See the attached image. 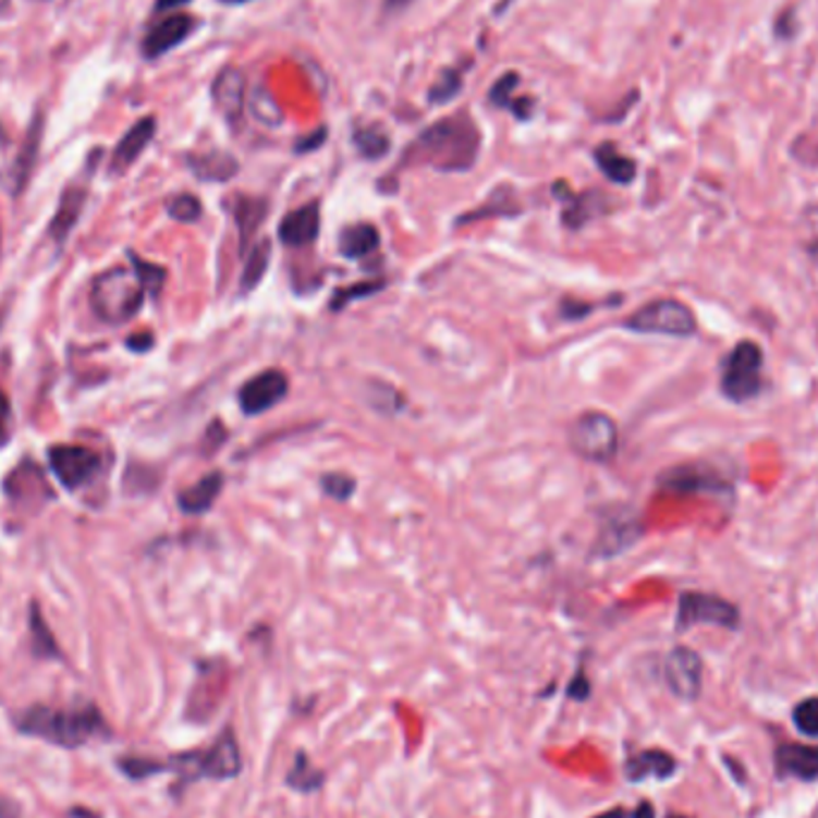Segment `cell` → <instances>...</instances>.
Wrapping results in <instances>:
<instances>
[{"label":"cell","instance_id":"cell-1","mask_svg":"<svg viewBox=\"0 0 818 818\" xmlns=\"http://www.w3.org/2000/svg\"><path fill=\"white\" fill-rule=\"evenodd\" d=\"M481 130L469 111L431 122L400 156V168H431L436 173H467L479 161Z\"/></svg>","mask_w":818,"mask_h":818},{"label":"cell","instance_id":"cell-2","mask_svg":"<svg viewBox=\"0 0 818 818\" xmlns=\"http://www.w3.org/2000/svg\"><path fill=\"white\" fill-rule=\"evenodd\" d=\"M17 730L24 735L58 744V747L75 749L91 737L106 735V723L94 704L70 708L32 706L17 718Z\"/></svg>","mask_w":818,"mask_h":818},{"label":"cell","instance_id":"cell-3","mask_svg":"<svg viewBox=\"0 0 818 818\" xmlns=\"http://www.w3.org/2000/svg\"><path fill=\"white\" fill-rule=\"evenodd\" d=\"M146 290L132 268H113L96 276L91 285V309L103 323L122 326L132 321L144 307Z\"/></svg>","mask_w":818,"mask_h":818},{"label":"cell","instance_id":"cell-4","mask_svg":"<svg viewBox=\"0 0 818 818\" xmlns=\"http://www.w3.org/2000/svg\"><path fill=\"white\" fill-rule=\"evenodd\" d=\"M166 768L168 771L180 773L182 785H190L199 778L230 780L240 776L242 759H240V747H237L233 730L225 728L209 749L173 756V759L166 761Z\"/></svg>","mask_w":818,"mask_h":818},{"label":"cell","instance_id":"cell-5","mask_svg":"<svg viewBox=\"0 0 818 818\" xmlns=\"http://www.w3.org/2000/svg\"><path fill=\"white\" fill-rule=\"evenodd\" d=\"M764 390V352L754 340H742L720 362V393L730 402H749Z\"/></svg>","mask_w":818,"mask_h":818},{"label":"cell","instance_id":"cell-6","mask_svg":"<svg viewBox=\"0 0 818 818\" xmlns=\"http://www.w3.org/2000/svg\"><path fill=\"white\" fill-rule=\"evenodd\" d=\"M567 441L570 448L575 450V455H579L586 462H598V465H601V462H610L618 455V424L610 414L589 410L579 414V417L570 424Z\"/></svg>","mask_w":818,"mask_h":818},{"label":"cell","instance_id":"cell-7","mask_svg":"<svg viewBox=\"0 0 818 818\" xmlns=\"http://www.w3.org/2000/svg\"><path fill=\"white\" fill-rule=\"evenodd\" d=\"M625 328L634 333L646 335H670V338H692L697 333V319L694 312L680 300H654L644 304L625 321Z\"/></svg>","mask_w":818,"mask_h":818},{"label":"cell","instance_id":"cell-8","mask_svg":"<svg viewBox=\"0 0 818 818\" xmlns=\"http://www.w3.org/2000/svg\"><path fill=\"white\" fill-rule=\"evenodd\" d=\"M697 625H716L725 630L740 627V608L730 603L728 598H720L704 591H687L680 596L677 603V632H687Z\"/></svg>","mask_w":818,"mask_h":818},{"label":"cell","instance_id":"cell-9","mask_svg":"<svg viewBox=\"0 0 818 818\" xmlns=\"http://www.w3.org/2000/svg\"><path fill=\"white\" fill-rule=\"evenodd\" d=\"M48 467L68 491L87 486L101 467L99 455L84 445H53L48 450Z\"/></svg>","mask_w":818,"mask_h":818},{"label":"cell","instance_id":"cell-10","mask_svg":"<svg viewBox=\"0 0 818 818\" xmlns=\"http://www.w3.org/2000/svg\"><path fill=\"white\" fill-rule=\"evenodd\" d=\"M288 390H290V381L283 371L266 369L261 374L252 376L249 381L240 388L237 402L247 417H256V414H264L271 407H276L278 402H283L288 398Z\"/></svg>","mask_w":818,"mask_h":818},{"label":"cell","instance_id":"cell-11","mask_svg":"<svg viewBox=\"0 0 818 818\" xmlns=\"http://www.w3.org/2000/svg\"><path fill=\"white\" fill-rule=\"evenodd\" d=\"M704 663L697 651L677 646L666 658V682L670 692L682 701H694L701 694Z\"/></svg>","mask_w":818,"mask_h":818},{"label":"cell","instance_id":"cell-12","mask_svg":"<svg viewBox=\"0 0 818 818\" xmlns=\"http://www.w3.org/2000/svg\"><path fill=\"white\" fill-rule=\"evenodd\" d=\"M197 29V20L187 12H170V15L158 20L154 27L146 32L142 41V53L146 60H156L173 51L180 44H185L192 32Z\"/></svg>","mask_w":818,"mask_h":818},{"label":"cell","instance_id":"cell-13","mask_svg":"<svg viewBox=\"0 0 818 818\" xmlns=\"http://www.w3.org/2000/svg\"><path fill=\"white\" fill-rule=\"evenodd\" d=\"M247 77L240 68H223L211 84V99L216 111L228 125H237L247 108Z\"/></svg>","mask_w":818,"mask_h":818},{"label":"cell","instance_id":"cell-14","mask_svg":"<svg viewBox=\"0 0 818 818\" xmlns=\"http://www.w3.org/2000/svg\"><path fill=\"white\" fill-rule=\"evenodd\" d=\"M321 233V204L309 202L300 206V209L290 211L283 216V221L278 225V240L285 247H312L319 240Z\"/></svg>","mask_w":818,"mask_h":818},{"label":"cell","instance_id":"cell-15","mask_svg":"<svg viewBox=\"0 0 818 818\" xmlns=\"http://www.w3.org/2000/svg\"><path fill=\"white\" fill-rule=\"evenodd\" d=\"M225 687H228V670L223 663L202 666L199 680H197V685H194L192 697H190L187 716L197 720L209 718L216 711L218 701L223 699Z\"/></svg>","mask_w":818,"mask_h":818},{"label":"cell","instance_id":"cell-16","mask_svg":"<svg viewBox=\"0 0 818 818\" xmlns=\"http://www.w3.org/2000/svg\"><path fill=\"white\" fill-rule=\"evenodd\" d=\"M156 127H158V122L154 115H144L142 120L134 122V125L125 132V137H122L113 149L111 163H108L111 175L127 173V170L137 163V158L146 151V146L154 142Z\"/></svg>","mask_w":818,"mask_h":818},{"label":"cell","instance_id":"cell-17","mask_svg":"<svg viewBox=\"0 0 818 818\" xmlns=\"http://www.w3.org/2000/svg\"><path fill=\"white\" fill-rule=\"evenodd\" d=\"M639 536H642L639 520L630 515V512H620V515L610 517L601 527V532H598L594 555L615 558L620 553H625L630 546H634V541H637Z\"/></svg>","mask_w":818,"mask_h":818},{"label":"cell","instance_id":"cell-18","mask_svg":"<svg viewBox=\"0 0 818 818\" xmlns=\"http://www.w3.org/2000/svg\"><path fill=\"white\" fill-rule=\"evenodd\" d=\"M658 484L668 493H723L728 488L725 479H720L713 469H701L694 465L666 472Z\"/></svg>","mask_w":818,"mask_h":818},{"label":"cell","instance_id":"cell-19","mask_svg":"<svg viewBox=\"0 0 818 818\" xmlns=\"http://www.w3.org/2000/svg\"><path fill=\"white\" fill-rule=\"evenodd\" d=\"M87 197H89L87 185H77V182H72V185H68L65 192L60 194L53 221L51 225H48V237H51L58 247L60 244H65L72 230H75V225L80 223V216L84 211V204H87Z\"/></svg>","mask_w":818,"mask_h":818},{"label":"cell","instance_id":"cell-20","mask_svg":"<svg viewBox=\"0 0 818 818\" xmlns=\"http://www.w3.org/2000/svg\"><path fill=\"white\" fill-rule=\"evenodd\" d=\"M553 194L560 202H565L563 223L570 230H579V228L589 223L591 218H596L598 213H603L606 197H603V194L594 192V190L584 192V194H575V192H570L567 182H555Z\"/></svg>","mask_w":818,"mask_h":818},{"label":"cell","instance_id":"cell-21","mask_svg":"<svg viewBox=\"0 0 818 818\" xmlns=\"http://www.w3.org/2000/svg\"><path fill=\"white\" fill-rule=\"evenodd\" d=\"M268 209H271V204L264 197H252V194H237V197H233V218L237 225L240 254H247V249L252 247L256 233H259L261 225L266 223Z\"/></svg>","mask_w":818,"mask_h":818},{"label":"cell","instance_id":"cell-22","mask_svg":"<svg viewBox=\"0 0 818 818\" xmlns=\"http://www.w3.org/2000/svg\"><path fill=\"white\" fill-rule=\"evenodd\" d=\"M187 168L202 182H230L240 173V161L223 149L197 151L187 156Z\"/></svg>","mask_w":818,"mask_h":818},{"label":"cell","instance_id":"cell-23","mask_svg":"<svg viewBox=\"0 0 818 818\" xmlns=\"http://www.w3.org/2000/svg\"><path fill=\"white\" fill-rule=\"evenodd\" d=\"M776 768L778 776L811 780L818 778V747H807V744H783L776 752Z\"/></svg>","mask_w":818,"mask_h":818},{"label":"cell","instance_id":"cell-24","mask_svg":"<svg viewBox=\"0 0 818 818\" xmlns=\"http://www.w3.org/2000/svg\"><path fill=\"white\" fill-rule=\"evenodd\" d=\"M41 134H44V115L39 113L34 118L27 137H24V142L20 146V154L15 158V163H12V170H10V192L15 194V197H17V194H22V190L27 187V182L32 178L36 158H39Z\"/></svg>","mask_w":818,"mask_h":818},{"label":"cell","instance_id":"cell-25","mask_svg":"<svg viewBox=\"0 0 818 818\" xmlns=\"http://www.w3.org/2000/svg\"><path fill=\"white\" fill-rule=\"evenodd\" d=\"M223 472H211L202 476L197 484H192L185 491L178 493V508L185 512V515H204V512H209L213 508L216 498L223 493Z\"/></svg>","mask_w":818,"mask_h":818},{"label":"cell","instance_id":"cell-26","mask_svg":"<svg viewBox=\"0 0 818 818\" xmlns=\"http://www.w3.org/2000/svg\"><path fill=\"white\" fill-rule=\"evenodd\" d=\"M594 161L601 173L615 185H632L637 178V163L630 156L620 154L613 142H603L594 149Z\"/></svg>","mask_w":818,"mask_h":818},{"label":"cell","instance_id":"cell-27","mask_svg":"<svg viewBox=\"0 0 818 818\" xmlns=\"http://www.w3.org/2000/svg\"><path fill=\"white\" fill-rule=\"evenodd\" d=\"M378 247H381V233L374 223H352L343 228L338 240V249L345 259H364V256L374 254Z\"/></svg>","mask_w":818,"mask_h":818},{"label":"cell","instance_id":"cell-28","mask_svg":"<svg viewBox=\"0 0 818 818\" xmlns=\"http://www.w3.org/2000/svg\"><path fill=\"white\" fill-rule=\"evenodd\" d=\"M675 759L670 754L661 749H649L642 752L637 756H632L627 761V778L632 783H642L646 778H656V780H668L675 773Z\"/></svg>","mask_w":818,"mask_h":818},{"label":"cell","instance_id":"cell-29","mask_svg":"<svg viewBox=\"0 0 818 818\" xmlns=\"http://www.w3.org/2000/svg\"><path fill=\"white\" fill-rule=\"evenodd\" d=\"M352 144L366 161H381L388 156L393 142H390V134L381 125L371 122V125H357L352 130Z\"/></svg>","mask_w":818,"mask_h":818},{"label":"cell","instance_id":"cell-30","mask_svg":"<svg viewBox=\"0 0 818 818\" xmlns=\"http://www.w3.org/2000/svg\"><path fill=\"white\" fill-rule=\"evenodd\" d=\"M268 264H271V240H259L252 247L247 261H244L242 268V278H240V292L242 295H249V292L261 283Z\"/></svg>","mask_w":818,"mask_h":818},{"label":"cell","instance_id":"cell-31","mask_svg":"<svg viewBox=\"0 0 818 818\" xmlns=\"http://www.w3.org/2000/svg\"><path fill=\"white\" fill-rule=\"evenodd\" d=\"M465 87V68H445L441 70V75L436 77V82L426 91V101L431 106H443L448 101H453L455 96Z\"/></svg>","mask_w":818,"mask_h":818},{"label":"cell","instance_id":"cell-32","mask_svg":"<svg viewBox=\"0 0 818 818\" xmlns=\"http://www.w3.org/2000/svg\"><path fill=\"white\" fill-rule=\"evenodd\" d=\"M500 194H503V187L493 192L491 197L486 199V204L479 206V209L460 216L455 225L476 223V221H484V218H491V216H517V213H522V206L515 202V197H512V190L505 194V199H500Z\"/></svg>","mask_w":818,"mask_h":818},{"label":"cell","instance_id":"cell-33","mask_svg":"<svg viewBox=\"0 0 818 818\" xmlns=\"http://www.w3.org/2000/svg\"><path fill=\"white\" fill-rule=\"evenodd\" d=\"M288 785L297 792H314L323 785V773L309 764L307 754L297 752L295 764H292L288 773Z\"/></svg>","mask_w":818,"mask_h":818},{"label":"cell","instance_id":"cell-34","mask_svg":"<svg viewBox=\"0 0 818 818\" xmlns=\"http://www.w3.org/2000/svg\"><path fill=\"white\" fill-rule=\"evenodd\" d=\"M247 106L252 115L261 122V125H268V127H276L283 122V111H280V106L276 103L273 94L268 91L266 87H256L249 96H247Z\"/></svg>","mask_w":818,"mask_h":818},{"label":"cell","instance_id":"cell-35","mask_svg":"<svg viewBox=\"0 0 818 818\" xmlns=\"http://www.w3.org/2000/svg\"><path fill=\"white\" fill-rule=\"evenodd\" d=\"M29 630H32V639H34V654L39 658H58L60 649L58 642L53 639L51 630H48L46 620L41 615V608L32 603V613H29Z\"/></svg>","mask_w":818,"mask_h":818},{"label":"cell","instance_id":"cell-36","mask_svg":"<svg viewBox=\"0 0 818 818\" xmlns=\"http://www.w3.org/2000/svg\"><path fill=\"white\" fill-rule=\"evenodd\" d=\"M130 264H132V271L137 273L142 288L146 290V295H151V297L161 295V290L166 285V278H168L166 268L158 266V264H151V261H144L142 256L134 254V252H130Z\"/></svg>","mask_w":818,"mask_h":818},{"label":"cell","instance_id":"cell-37","mask_svg":"<svg viewBox=\"0 0 818 818\" xmlns=\"http://www.w3.org/2000/svg\"><path fill=\"white\" fill-rule=\"evenodd\" d=\"M520 84H522L520 72L515 70L503 72V75L493 82V87L488 89V103H491L493 108H500V111H510L512 101L517 99L515 91L520 89Z\"/></svg>","mask_w":818,"mask_h":818},{"label":"cell","instance_id":"cell-38","mask_svg":"<svg viewBox=\"0 0 818 818\" xmlns=\"http://www.w3.org/2000/svg\"><path fill=\"white\" fill-rule=\"evenodd\" d=\"M386 288V280H364V283H354L350 288H340L333 300H331V309L333 312H343L347 304L359 302L366 297H374L376 292H381Z\"/></svg>","mask_w":818,"mask_h":818},{"label":"cell","instance_id":"cell-39","mask_svg":"<svg viewBox=\"0 0 818 818\" xmlns=\"http://www.w3.org/2000/svg\"><path fill=\"white\" fill-rule=\"evenodd\" d=\"M166 211L178 223H197L204 213V206L197 197H194V194L182 192V194H175V197L166 204Z\"/></svg>","mask_w":818,"mask_h":818},{"label":"cell","instance_id":"cell-40","mask_svg":"<svg viewBox=\"0 0 818 818\" xmlns=\"http://www.w3.org/2000/svg\"><path fill=\"white\" fill-rule=\"evenodd\" d=\"M321 491L338 503H345L357 491V481L345 472H328L321 476Z\"/></svg>","mask_w":818,"mask_h":818},{"label":"cell","instance_id":"cell-41","mask_svg":"<svg viewBox=\"0 0 818 818\" xmlns=\"http://www.w3.org/2000/svg\"><path fill=\"white\" fill-rule=\"evenodd\" d=\"M795 728L807 737H818V697H809L795 706L792 711Z\"/></svg>","mask_w":818,"mask_h":818},{"label":"cell","instance_id":"cell-42","mask_svg":"<svg viewBox=\"0 0 818 818\" xmlns=\"http://www.w3.org/2000/svg\"><path fill=\"white\" fill-rule=\"evenodd\" d=\"M118 766H120V771L125 773L127 778H132V780H144V778H149V776L168 771L166 761L137 759V756H132V759H130V756H127V759H120Z\"/></svg>","mask_w":818,"mask_h":818},{"label":"cell","instance_id":"cell-43","mask_svg":"<svg viewBox=\"0 0 818 818\" xmlns=\"http://www.w3.org/2000/svg\"><path fill=\"white\" fill-rule=\"evenodd\" d=\"M326 139H328V130H326V125H321L319 130H314L309 134H304V137H300L295 142V146H292V149H295V154H300V156L314 154V151L321 149V146L326 144Z\"/></svg>","mask_w":818,"mask_h":818},{"label":"cell","instance_id":"cell-44","mask_svg":"<svg viewBox=\"0 0 818 818\" xmlns=\"http://www.w3.org/2000/svg\"><path fill=\"white\" fill-rule=\"evenodd\" d=\"M12 429H15V417H12V405L8 395L0 390V448L10 443Z\"/></svg>","mask_w":818,"mask_h":818},{"label":"cell","instance_id":"cell-45","mask_svg":"<svg viewBox=\"0 0 818 818\" xmlns=\"http://www.w3.org/2000/svg\"><path fill=\"white\" fill-rule=\"evenodd\" d=\"M225 438H228L225 426L221 422H213L209 429H206V438H204V445H202V448H206L204 453L211 455V453H216V450H221V445L225 443Z\"/></svg>","mask_w":818,"mask_h":818},{"label":"cell","instance_id":"cell-46","mask_svg":"<svg viewBox=\"0 0 818 818\" xmlns=\"http://www.w3.org/2000/svg\"><path fill=\"white\" fill-rule=\"evenodd\" d=\"M594 304H584L579 300H563V304H560V316L567 321H579V319H586V316L591 314Z\"/></svg>","mask_w":818,"mask_h":818},{"label":"cell","instance_id":"cell-47","mask_svg":"<svg viewBox=\"0 0 818 818\" xmlns=\"http://www.w3.org/2000/svg\"><path fill=\"white\" fill-rule=\"evenodd\" d=\"M567 694H570L572 699H577V701H584L586 697H589V680H586L584 670H579V673L575 675V680L570 682Z\"/></svg>","mask_w":818,"mask_h":818},{"label":"cell","instance_id":"cell-48","mask_svg":"<svg viewBox=\"0 0 818 818\" xmlns=\"http://www.w3.org/2000/svg\"><path fill=\"white\" fill-rule=\"evenodd\" d=\"M795 29H797V24H795V17H792V10H788L785 15L780 12L778 24H776V34L780 36V39H783V36H785V39H790V36L795 34Z\"/></svg>","mask_w":818,"mask_h":818},{"label":"cell","instance_id":"cell-49","mask_svg":"<svg viewBox=\"0 0 818 818\" xmlns=\"http://www.w3.org/2000/svg\"><path fill=\"white\" fill-rule=\"evenodd\" d=\"M151 345H154L151 333H139V335H134V338L127 340V347L134 350V352H146V350H151Z\"/></svg>","mask_w":818,"mask_h":818},{"label":"cell","instance_id":"cell-50","mask_svg":"<svg viewBox=\"0 0 818 818\" xmlns=\"http://www.w3.org/2000/svg\"><path fill=\"white\" fill-rule=\"evenodd\" d=\"M187 3H190V0H156L154 12H170V10L182 8V5H187Z\"/></svg>","mask_w":818,"mask_h":818},{"label":"cell","instance_id":"cell-51","mask_svg":"<svg viewBox=\"0 0 818 818\" xmlns=\"http://www.w3.org/2000/svg\"><path fill=\"white\" fill-rule=\"evenodd\" d=\"M632 818H656V811L649 802H639V807L632 811Z\"/></svg>","mask_w":818,"mask_h":818},{"label":"cell","instance_id":"cell-52","mask_svg":"<svg viewBox=\"0 0 818 818\" xmlns=\"http://www.w3.org/2000/svg\"><path fill=\"white\" fill-rule=\"evenodd\" d=\"M594 818H632V811H625V809H610L606 814H598Z\"/></svg>","mask_w":818,"mask_h":818},{"label":"cell","instance_id":"cell-53","mask_svg":"<svg viewBox=\"0 0 818 818\" xmlns=\"http://www.w3.org/2000/svg\"><path fill=\"white\" fill-rule=\"evenodd\" d=\"M12 8V0H0V15H8Z\"/></svg>","mask_w":818,"mask_h":818},{"label":"cell","instance_id":"cell-54","mask_svg":"<svg viewBox=\"0 0 818 818\" xmlns=\"http://www.w3.org/2000/svg\"><path fill=\"white\" fill-rule=\"evenodd\" d=\"M72 816H75V818H96V814H89V811H82V809H75V811H72Z\"/></svg>","mask_w":818,"mask_h":818},{"label":"cell","instance_id":"cell-55","mask_svg":"<svg viewBox=\"0 0 818 818\" xmlns=\"http://www.w3.org/2000/svg\"><path fill=\"white\" fill-rule=\"evenodd\" d=\"M223 5H244V3H252V0H221Z\"/></svg>","mask_w":818,"mask_h":818},{"label":"cell","instance_id":"cell-56","mask_svg":"<svg viewBox=\"0 0 818 818\" xmlns=\"http://www.w3.org/2000/svg\"><path fill=\"white\" fill-rule=\"evenodd\" d=\"M668 818H687V816H675V814H673V816H668Z\"/></svg>","mask_w":818,"mask_h":818}]
</instances>
